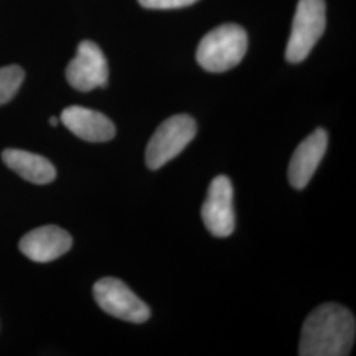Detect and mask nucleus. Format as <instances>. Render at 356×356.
I'll return each mask as SVG.
<instances>
[{"mask_svg": "<svg viewBox=\"0 0 356 356\" xmlns=\"http://www.w3.org/2000/svg\"><path fill=\"white\" fill-rule=\"evenodd\" d=\"M198 0H139L141 6L148 10H176L194 4Z\"/></svg>", "mask_w": 356, "mask_h": 356, "instance_id": "obj_13", "label": "nucleus"}, {"mask_svg": "<svg viewBox=\"0 0 356 356\" xmlns=\"http://www.w3.org/2000/svg\"><path fill=\"white\" fill-rule=\"evenodd\" d=\"M49 123H51V126H54V127H56V126L58 124V119L53 116V118H51V119H49Z\"/></svg>", "mask_w": 356, "mask_h": 356, "instance_id": "obj_14", "label": "nucleus"}, {"mask_svg": "<svg viewBox=\"0 0 356 356\" xmlns=\"http://www.w3.org/2000/svg\"><path fill=\"white\" fill-rule=\"evenodd\" d=\"M61 122L76 138L90 143L110 141L116 134L114 123L106 115L81 106L65 108Z\"/></svg>", "mask_w": 356, "mask_h": 356, "instance_id": "obj_10", "label": "nucleus"}, {"mask_svg": "<svg viewBox=\"0 0 356 356\" xmlns=\"http://www.w3.org/2000/svg\"><path fill=\"white\" fill-rule=\"evenodd\" d=\"M327 143V132L317 128L296 148L288 169V178L294 189L302 191L307 186L326 153Z\"/></svg>", "mask_w": 356, "mask_h": 356, "instance_id": "obj_8", "label": "nucleus"}, {"mask_svg": "<svg viewBox=\"0 0 356 356\" xmlns=\"http://www.w3.org/2000/svg\"><path fill=\"white\" fill-rule=\"evenodd\" d=\"M73 245L67 231L57 226H42L28 232L19 243V248L28 259L48 263L66 254Z\"/></svg>", "mask_w": 356, "mask_h": 356, "instance_id": "obj_9", "label": "nucleus"}, {"mask_svg": "<svg viewBox=\"0 0 356 356\" xmlns=\"http://www.w3.org/2000/svg\"><path fill=\"white\" fill-rule=\"evenodd\" d=\"M1 159L10 169L32 184L45 185L56 178V168L48 159L40 154L20 149H6Z\"/></svg>", "mask_w": 356, "mask_h": 356, "instance_id": "obj_11", "label": "nucleus"}, {"mask_svg": "<svg viewBox=\"0 0 356 356\" xmlns=\"http://www.w3.org/2000/svg\"><path fill=\"white\" fill-rule=\"evenodd\" d=\"M94 298L103 312L131 323H143L151 317V309L123 281L103 277L94 285Z\"/></svg>", "mask_w": 356, "mask_h": 356, "instance_id": "obj_5", "label": "nucleus"}, {"mask_svg": "<svg viewBox=\"0 0 356 356\" xmlns=\"http://www.w3.org/2000/svg\"><path fill=\"white\" fill-rule=\"evenodd\" d=\"M197 135V123L189 115L170 116L163 122L147 145V166L157 170L177 157Z\"/></svg>", "mask_w": 356, "mask_h": 356, "instance_id": "obj_4", "label": "nucleus"}, {"mask_svg": "<svg viewBox=\"0 0 356 356\" xmlns=\"http://www.w3.org/2000/svg\"><path fill=\"white\" fill-rule=\"evenodd\" d=\"M248 48L247 32L238 24L210 31L197 48V63L210 73H223L242 63Z\"/></svg>", "mask_w": 356, "mask_h": 356, "instance_id": "obj_2", "label": "nucleus"}, {"mask_svg": "<svg viewBox=\"0 0 356 356\" xmlns=\"http://www.w3.org/2000/svg\"><path fill=\"white\" fill-rule=\"evenodd\" d=\"M24 81V72L20 66L11 65L0 69V106L10 102Z\"/></svg>", "mask_w": 356, "mask_h": 356, "instance_id": "obj_12", "label": "nucleus"}, {"mask_svg": "<svg viewBox=\"0 0 356 356\" xmlns=\"http://www.w3.org/2000/svg\"><path fill=\"white\" fill-rule=\"evenodd\" d=\"M326 29L325 0H300L293 19L285 57L289 63H302Z\"/></svg>", "mask_w": 356, "mask_h": 356, "instance_id": "obj_3", "label": "nucleus"}, {"mask_svg": "<svg viewBox=\"0 0 356 356\" xmlns=\"http://www.w3.org/2000/svg\"><path fill=\"white\" fill-rule=\"evenodd\" d=\"M201 216L206 229L214 236L226 238L234 232V189L229 177L218 176L211 181Z\"/></svg>", "mask_w": 356, "mask_h": 356, "instance_id": "obj_6", "label": "nucleus"}, {"mask_svg": "<svg viewBox=\"0 0 356 356\" xmlns=\"http://www.w3.org/2000/svg\"><path fill=\"white\" fill-rule=\"evenodd\" d=\"M354 314L339 304H323L305 319L298 354L301 356H346L355 342Z\"/></svg>", "mask_w": 356, "mask_h": 356, "instance_id": "obj_1", "label": "nucleus"}, {"mask_svg": "<svg viewBox=\"0 0 356 356\" xmlns=\"http://www.w3.org/2000/svg\"><path fill=\"white\" fill-rule=\"evenodd\" d=\"M66 79L78 91L104 88L108 79V65L101 48L92 41H82L76 56L66 67Z\"/></svg>", "mask_w": 356, "mask_h": 356, "instance_id": "obj_7", "label": "nucleus"}]
</instances>
